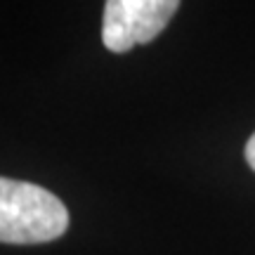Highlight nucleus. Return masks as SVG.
Masks as SVG:
<instances>
[{
	"instance_id": "obj_1",
	"label": "nucleus",
	"mask_w": 255,
	"mask_h": 255,
	"mask_svg": "<svg viewBox=\"0 0 255 255\" xmlns=\"http://www.w3.org/2000/svg\"><path fill=\"white\" fill-rule=\"evenodd\" d=\"M69 229V210L52 191L33 182L0 177V241L33 246Z\"/></svg>"
},
{
	"instance_id": "obj_2",
	"label": "nucleus",
	"mask_w": 255,
	"mask_h": 255,
	"mask_svg": "<svg viewBox=\"0 0 255 255\" xmlns=\"http://www.w3.org/2000/svg\"><path fill=\"white\" fill-rule=\"evenodd\" d=\"M177 0H109L104 5L102 43L109 52H128L151 43L173 19Z\"/></svg>"
},
{
	"instance_id": "obj_3",
	"label": "nucleus",
	"mask_w": 255,
	"mask_h": 255,
	"mask_svg": "<svg viewBox=\"0 0 255 255\" xmlns=\"http://www.w3.org/2000/svg\"><path fill=\"white\" fill-rule=\"evenodd\" d=\"M246 161H248V165L255 170V132H253V137L246 142Z\"/></svg>"
}]
</instances>
